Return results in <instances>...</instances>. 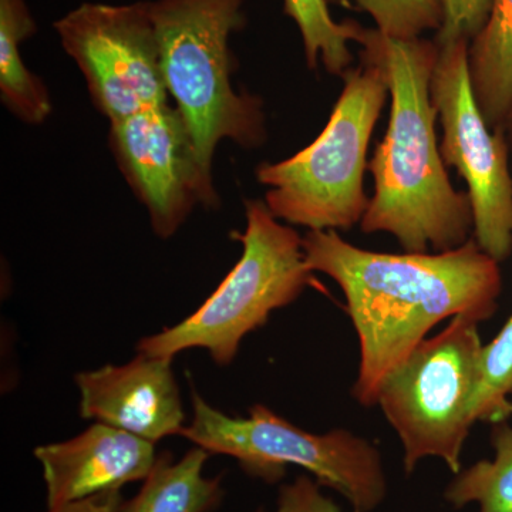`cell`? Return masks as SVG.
Masks as SVG:
<instances>
[{"mask_svg":"<svg viewBox=\"0 0 512 512\" xmlns=\"http://www.w3.org/2000/svg\"><path fill=\"white\" fill-rule=\"evenodd\" d=\"M275 512H342L339 505L322 493V485L311 476H299L281 485ZM357 512V511H355Z\"/></svg>","mask_w":512,"mask_h":512,"instance_id":"21","label":"cell"},{"mask_svg":"<svg viewBox=\"0 0 512 512\" xmlns=\"http://www.w3.org/2000/svg\"><path fill=\"white\" fill-rule=\"evenodd\" d=\"M284 13L299 30L309 69L322 62L326 72L340 77L352 69V20L336 22L328 0H284Z\"/></svg>","mask_w":512,"mask_h":512,"instance_id":"17","label":"cell"},{"mask_svg":"<svg viewBox=\"0 0 512 512\" xmlns=\"http://www.w3.org/2000/svg\"><path fill=\"white\" fill-rule=\"evenodd\" d=\"M507 137H508V143H510V150H511V161H512V121L507 124Z\"/></svg>","mask_w":512,"mask_h":512,"instance_id":"22","label":"cell"},{"mask_svg":"<svg viewBox=\"0 0 512 512\" xmlns=\"http://www.w3.org/2000/svg\"><path fill=\"white\" fill-rule=\"evenodd\" d=\"M171 363L138 352L126 365L77 373L80 414L151 443L181 434L185 414Z\"/></svg>","mask_w":512,"mask_h":512,"instance_id":"11","label":"cell"},{"mask_svg":"<svg viewBox=\"0 0 512 512\" xmlns=\"http://www.w3.org/2000/svg\"><path fill=\"white\" fill-rule=\"evenodd\" d=\"M510 121H512V111H511ZM510 121H508V123H510Z\"/></svg>","mask_w":512,"mask_h":512,"instance_id":"24","label":"cell"},{"mask_svg":"<svg viewBox=\"0 0 512 512\" xmlns=\"http://www.w3.org/2000/svg\"><path fill=\"white\" fill-rule=\"evenodd\" d=\"M191 423L181 431L195 447L238 461L244 473L266 484L299 467L322 487L336 491L357 512H372L387 497L383 458L376 446L348 430L315 434L256 404L249 417H229L192 389Z\"/></svg>","mask_w":512,"mask_h":512,"instance_id":"6","label":"cell"},{"mask_svg":"<svg viewBox=\"0 0 512 512\" xmlns=\"http://www.w3.org/2000/svg\"><path fill=\"white\" fill-rule=\"evenodd\" d=\"M37 32L36 20L26 0H0V100L10 114L40 126L53 106L46 84L23 62V42Z\"/></svg>","mask_w":512,"mask_h":512,"instance_id":"15","label":"cell"},{"mask_svg":"<svg viewBox=\"0 0 512 512\" xmlns=\"http://www.w3.org/2000/svg\"><path fill=\"white\" fill-rule=\"evenodd\" d=\"M255 512H265V511H264V508H258V510H256Z\"/></svg>","mask_w":512,"mask_h":512,"instance_id":"23","label":"cell"},{"mask_svg":"<svg viewBox=\"0 0 512 512\" xmlns=\"http://www.w3.org/2000/svg\"><path fill=\"white\" fill-rule=\"evenodd\" d=\"M244 232L237 265L210 298L183 322L141 339L137 352L174 359L187 349L207 350L218 366H229L242 339L262 328L269 316L295 302L306 289L325 291L306 264L301 235L281 224L265 201H245Z\"/></svg>","mask_w":512,"mask_h":512,"instance_id":"5","label":"cell"},{"mask_svg":"<svg viewBox=\"0 0 512 512\" xmlns=\"http://www.w3.org/2000/svg\"><path fill=\"white\" fill-rule=\"evenodd\" d=\"M109 144L121 174L147 208L158 238L173 237L195 207L220 205L183 117L173 104L110 123Z\"/></svg>","mask_w":512,"mask_h":512,"instance_id":"10","label":"cell"},{"mask_svg":"<svg viewBox=\"0 0 512 512\" xmlns=\"http://www.w3.org/2000/svg\"><path fill=\"white\" fill-rule=\"evenodd\" d=\"M443 25L434 35V42L473 40L483 30L490 16L493 0H440Z\"/></svg>","mask_w":512,"mask_h":512,"instance_id":"20","label":"cell"},{"mask_svg":"<svg viewBox=\"0 0 512 512\" xmlns=\"http://www.w3.org/2000/svg\"><path fill=\"white\" fill-rule=\"evenodd\" d=\"M352 42L360 60L375 64L390 92L386 136L367 170L375 180L360 228L386 232L406 252H446L473 238V210L467 192L448 178L437 141V110L431 76L439 46L426 37L394 39L352 20Z\"/></svg>","mask_w":512,"mask_h":512,"instance_id":"2","label":"cell"},{"mask_svg":"<svg viewBox=\"0 0 512 512\" xmlns=\"http://www.w3.org/2000/svg\"><path fill=\"white\" fill-rule=\"evenodd\" d=\"M480 323L464 316L423 340L387 377L380 406L402 441L404 473L412 474L424 458H440L458 474L471 427L481 376Z\"/></svg>","mask_w":512,"mask_h":512,"instance_id":"7","label":"cell"},{"mask_svg":"<svg viewBox=\"0 0 512 512\" xmlns=\"http://www.w3.org/2000/svg\"><path fill=\"white\" fill-rule=\"evenodd\" d=\"M211 454L194 447L178 461L170 451L161 453L156 466L131 500L117 512H215L224 501V477H207L205 463Z\"/></svg>","mask_w":512,"mask_h":512,"instance_id":"13","label":"cell"},{"mask_svg":"<svg viewBox=\"0 0 512 512\" xmlns=\"http://www.w3.org/2000/svg\"><path fill=\"white\" fill-rule=\"evenodd\" d=\"M494 457L480 460L454 474L444 500L456 510L477 504L478 512H512V424H493Z\"/></svg>","mask_w":512,"mask_h":512,"instance_id":"16","label":"cell"},{"mask_svg":"<svg viewBox=\"0 0 512 512\" xmlns=\"http://www.w3.org/2000/svg\"><path fill=\"white\" fill-rule=\"evenodd\" d=\"M342 79V93L316 140L295 156L256 168L269 211L309 231H349L369 208L363 185L367 151L389 86L375 64L365 60Z\"/></svg>","mask_w":512,"mask_h":512,"instance_id":"4","label":"cell"},{"mask_svg":"<svg viewBox=\"0 0 512 512\" xmlns=\"http://www.w3.org/2000/svg\"><path fill=\"white\" fill-rule=\"evenodd\" d=\"M431 100L441 126L446 167L467 183L473 210V238L497 262L512 255V170L507 128L491 130L471 86L470 40L437 43Z\"/></svg>","mask_w":512,"mask_h":512,"instance_id":"8","label":"cell"},{"mask_svg":"<svg viewBox=\"0 0 512 512\" xmlns=\"http://www.w3.org/2000/svg\"><path fill=\"white\" fill-rule=\"evenodd\" d=\"M468 69L488 127L507 128L512 111V0H493L487 23L470 42Z\"/></svg>","mask_w":512,"mask_h":512,"instance_id":"14","label":"cell"},{"mask_svg":"<svg viewBox=\"0 0 512 512\" xmlns=\"http://www.w3.org/2000/svg\"><path fill=\"white\" fill-rule=\"evenodd\" d=\"M306 264L342 289L359 338V372L353 396L376 406L380 389L430 330L464 316L481 323L498 309L503 292L500 262L476 239L446 252L367 251L338 231H308Z\"/></svg>","mask_w":512,"mask_h":512,"instance_id":"1","label":"cell"},{"mask_svg":"<svg viewBox=\"0 0 512 512\" xmlns=\"http://www.w3.org/2000/svg\"><path fill=\"white\" fill-rule=\"evenodd\" d=\"M49 512L90 498L120 493L124 485L144 481L157 463L156 443L96 423L63 443L37 447Z\"/></svg>","mask_w":512,"mask_h":512,"instance_id":"12","label":"cell"},{"mask_svg":"<svg viewBox=\"0 0 512 512\" xmlns=\"http://www.w3.org/2000/svg\"><path fill=\"white\" fill-rule=\"evenodd\" d=\"M53 28L82 72L94 107L109 123L171 103L150 0L82 3Z\"/></svg>","mask_w":512,"mask_h":512,"instance_id":"9","label":"cell"},{"mask_svg":"<svg viewBox=\"0 0 512 512\" xmlns=\"http://www.w3.org/2000/svg\"><path fill=\"white\" fill-rule=\"evenodd\" d=\"M512 315L483 349V376L473 404L474 423H501L512 416Z\"/></svg>","mask_w":512,"mask_h":512,"instance_id":"18","label":"cell"},{"mask_svg":"<svg viewBox=\"0 0 512 512\" xmlns=\"http://www.w3.org/2000/svg\"><path fill=\"white\" fill-rule=\"evenodd\" d=\"M366 13L376 29L394 39H417L426 32H439L443 25L440 0H328Z\"/></svg>","mask_w":512,"mask_h":512,"instance_id":"19","label":"cell"},{"mask_svg":"<svg viewBox=\"0 0 512 512\" xmlns=\"http://www.w3.org/2000/svg\"><path fill=\"white\" fill-rule=\"evenodd\" d=\"M245 3L150 0L168 96L210 175L221 141L251 150L266 140L264 103L232 82L235 57L229 40L247 25Z\"/></svg>","mask_w":512,"mask_h":512,"instance_id":"3","label":"cell"}]
</instances>
